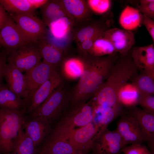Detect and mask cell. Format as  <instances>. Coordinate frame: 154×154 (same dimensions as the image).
<instances>
[{
	"label": "cell",
	"mask_w": 154,
	"mask_h": 154,
	"mask_svg": "<svg viewBox=\"0 0 154 154\" xmlns=\"http://www.w3.org/2000/svg\"><path fill=\"white\" fill-rule=\"evenodd\" d=\"M118 53L102 56L86 54L82 56V73L76 85L72 88L70 106L84 104L100 90L107 79Z\"/></svg>",
	"instance_id": "1"
},
{
	"label": "cell",
	"mask_w": 154,
	"mask_h": 154,
	"mask_svg": "<svg viewBox=\"0 0 154 154\" xmlns=\"http://www.w3.org/2000/svg\"><path fill=\"white\" fill-rule=\"evenodd\" d=\"M131 50L125 55L118 53L107 79L100 90L91 99L94 104L122 111L123 106L119 98V92L139 70L133 61Z\"/></svg>",
	"instance_id": "2"
},
{
	"label": "cell",
	"mask_w": 154,
	"mask_h": 154,
	"mask_svg": "<svg viewBox=\"0 0 154 154\" xmlns=\"http://www.w3.org/2000/svg\"><path fill=\"white\" fill-rule=\"evenodd\" d=\"M71 89L68 81L64 79L28 116L45 119L52 126L56 124L70 106Z\"/></svg>",
	"instance_id": "3"
},
{
	"label": "cell",
	"mask_w": 154,
	"mask_h": 154,
	"mask_svg": "<svg viewBox=\"0 0 154 154\" xmlns=\"http://www.w3.org/2000/svg\"><path fill=\"white\" fill-rule=\"evenodd\" d=\"M25 112L0 109V154H10L23 129Z\"/></svg>",
	"instance_id": "4"
},
{
	"label": "cell",
	"mask_w": 154,
	"mask_h": 154,
	"mask_svg": "<svg viewBox=\"0 0 154 154\" xmlns=\"http://www.w3.org/2000/svg\"><path fill=\"white\" fill-rule=\"evenodd\" d=\"M101 129L93 121L86 125L72 129L58 130L52 132L64 139L80 154L92 151L96 135Z\"/></svg>",
	"instance_id": "5"
},
{
	"label": "cell",
	"mask_w": 154,
	"mask_h": 154,
	"mask_svg": "<svg viewBox=\"0 0 154 154\" xmlns=\"http://www.w3.org/2000/svg\"><path fill=\"white\" fill-rule=\"evenodd\" d=\"M94 115V105L90 100L82 105L70 106L54 128L63 130L82 127L93 121Z\"/></svg>",
	"instance_id": "6"
},
{
	"label": "cell",
	"mask_w": 154,
	"mask_h": 154,
	"mask_svg": "<svg viewBox=\"0 0 154 154\" xmlns=\"http://www.w3.org/2000/svg\"><path fill=\"white\" fill-rule=\"evenodd\" d=\"M7 13L18 25L29 43L37 42L45 38L48 29L41 20L31 15Z\"/></svg>",
	"instance_id": "7"
},
{
	"label": "cell",
	"mask_w": 154,
	"mask_h": 154,
	"mask_svg": "<svg viewBox=\"0 0 154 154\" xmlns=\"http://www.w3.org/2000/svg\"><path fill=\"white\" fill-rule=\"evenodd\" d=\"M42 58L37 42L26 44L13 51L8 55V63L21 72H27L41 61Z\"/></svg>",
	"instance_id": "8"
},
{
	"label": "cell",
	"mask_w": 154,
	"mask_h": 154,
	"mask_svg": "<svg viewBox=\"0 0 154 154\" xmlns=\"http://www.w3.org/2000/svg\"><path fill=\"white\" fill-rule=\"evenodd\" d=\"M119 115L116 129L121 137L125 146L129 144H141L146 141L138 123L126 110H123Z\"/></svg>",
	"instance_id": "9"
},
{
	"label": "cell",
	"mask_w": 154,
	"mask_h": 154,
	"mask_svg": "<svg viewBox=\"0 0 154 154\" xmlns=\"http://www.w3.org/2000/svg\"><path fill=\"white\" fill-rule=\"evenodd\" d=\"M125 146L119 134L115 129H101L95 138L92 154H119Z\"/></svg>",
	"instance_id": "10"
},
{
	"label": "cell",
	"mask_w": 154,
	"mask_h": 154,
	"mask_svg": "<svg viewBox=\"0 0 154 154\" xmlns=\"http://www.w3.org/2000/svg\"><path fill=\"white\" fill-rule=\"evenodd\" d=\"M108 21L105 16L93 19L82 25L74 28L72 34V41L76 44L85 40H95L104 35L109 29Z\"/></svg>",
	"instance_id": "11"
},
{
	"label": "cell",
	"mask_w": 154,
	"mask_h": 154,
	"mask_svg": "<svg viewBox=\"0 0 154 154\" xmlns=\"http://www.w3.org/2000/svg\"><path fill=\"white\" fill-rule=\"evenodd\" d=\"M60 71V68L41 61L29 71L26 72L28 99L38 87Z\"/></svg>",
	"instance_id": "12"
},
{
	"label": "cell",
	"mask_w": 154,
	"mask_h": 154,
	"mask_svg": "<svg viewBox=\"0 0 154 154\" xmlns=\"http://www.w3.org/2000/svg\"><path fill=\"white\" fill-rule=\"evenodd\" d=\"M29 43L18 25L9 15L7 21L0 31V45L10 54Z\"/></svg>",
	"instance_id": "13"
},
{
	"label": "cell",
	"mask_w": 154,
	"mask_h": 154,
	"mask_svg": "<svg viewBox=\"0 0 154 154\" xmlns=\"http://www.w3.org/2000/svg\"><path fill=\"white\" fill-rule=\"evenodd\" d=\"M23 127L37 148L41 144L53 129L52 125L45 119L25 116Z\"/></svg>",
	"instance_id": "14"
},
{
	"label": "cell",
	"mask_w": 154,
	"mask_h": 154,
	"mask_svg": "<svg viewBox=\"0 0 154 154\" xmlns=\"http://www.w3.org/2000/svg\"><path fill=\"white\" fill-rule=\"evenodd\" d=\"M64 80L60 71L37 89L29 97L26 114H30L40 105Z\"/></svg>",
	"instance_id": "15"
},
{
	"label": "cell",
	"mask_w": 154,
	"mask_h": 154,
	"mask_svg": "<svg viewBox=\"0 0 154 154\" xmlns=\"http://www.w3.org/2000/svg\"><path fill=\"white\" fill-rule=\"evenodd\" d=\"M125 108L138 123L145 136L151 154H154V114L147 112L136 106Z\"/></svg>",
	"instance_id": "16"
},
{
	"label": "cell",
	"mask_w": 154,
	"mask_h": 154,
	"mask_svg": "<svg viewBox=\"0 0 154 154\" xmlns=\"http://www.w3.org/2000/svg\"><path fill=\"white\" fill-rule=\"evenodd\" d=\"M104 36L112 43L116 52L122 55L129 52L135 42L133 32L117 28L110 29Z\"/></svg>",
	"instance_id": "17"
},
{
	"label": "cell",
	"mask_w": 154,
	"mask_h": 154,
	"mask_svg": "<svg viewBox=\"0 0 154 154\" xmlns=\"http://www.w3.org/2000/svg\"><path fill=\"white\" fill-rule=\"evenodd\" d=\"M35 154H80L64 139L51 132Z\"/></svg>",
	"instance_id": "18"
},
{
	"label": "cell",
	"mask_w": 154,
	"mask_h": 154,
	"mask_svg": "<svg viewBox=\"0 0 154 154\" xmlns=\"http://www.w3.org/2000/svg\"><path fill=\"white\" fill-rule=\"evenodd\" d=\"M4 77L8 88L24 99L27 104L28 96L26 79L22 72L15 66L7 63L5 68Z\"/></svg>",
	"instance_id": "19"
},
{
	"label": "cell",
	"mask_w": 154,
	"mask_h": 154,
	"mask_svg": "<svg viewBox=\"0 0 154 154\" xmlns=\"http://www.w3.org/2000/svg\"><path fill=\"white\" fill-rule=\"evenodd\" d=\"M66 11L73 21L75 28L92 19L93 13L86 0H61Z\"/></svg>",
	"instance_id": "20"
},
{
	"label": "cell",
	"mask_w": 154,
	"mask_h": 154,
	"mask_svg": "<svg viewBox=\"0 0 154 154\" xmlns=\"http://www.w3.org/2000/svg\"><path fill=\"white\" fill-rule=\"evenodd\" d=\"M131 56L139 70L143 71L154 77V46L153 44L134 47L131 50Z\"/></svg>",
	"instance_id": "21"
},
{
	"label": "cell",
	"mask_w": 154,
	"mask_h": 154,
	"mask_svg": "<svg viewBox=\"0 0 154 154\" xmlns=\"http://www.w3.org/2000/svg\"><path fill=\"white\" fill-rule=\"evenodd\" d=\"M46 0H0V3L7 13L35 15L36 10Z\"/></svg>",
	"instance_id": "22"
},
{
	"label": "cell",
	"mask_w": 154,
	"mask_h": 154,
	"mask_svg": "<svg viewBox=\"0 0 154 154\" xmlns=\"http://www.w3.org/2000/svg\"><path fill=\"white\" fill-rule=\"evenodd\" d=\"M48 31L55 39L60 41H72V34L75 25L72 19L65 17L51 23L48 26Z\"/></svg>",
	"instance_id": "23"
},
{
	"label": "cell",
	"mask_w": 154,
	"mask_h": 154,
	"mask_svg": "<svg viewBox=\"0 0 154 154\" xmlns=\"http://www.w3.org/2000/svg\"><path fill=\"white\" fill-rule=\"evenodd\" d=\"M26 101L11 91L2 83L0 84V109L25 112Z\"/></svg>",
	"instance_id": "24"
},
{
	"label": "cell",
	"mask_w": 154,
	"mask_h": 154,
	"mask_svg": "<svg viewBox=\"0 0 154 154\" xmlns=\"http://www.w3.org/2000/svg\"><path fill=\"white\" fill-rule=\"evenodd\" d=\"M40 8L41 20L46 27L61 18L67 17L70 18L61 0H47Z\"/></svg>",
	"instance_id": "25"
},
{
	"label": "cell",
	"mask_w": 154,
	"mask_h": 154,
	"mask_svg": "<svg viewBox=\"0 0 154 154\" xmlns=\"http://www.w3.org/2000/svg\"><path fill=\"white\" fill-rule=\"evenodd\" d=\"M83 68L82 56L77 54L65 58L60 67V71L63 78L69 81L79 78Z\"/></svg>",
	"instance_id": "26"
},
{
	"label": "cell",
	"mask_w": 154,
	"mask_h": 154,
	"mask_svg": "<svg viewBox=\"0 0 154 154\" xmlns=\"http://www.w3.org/2000/svg\"><path fill=\"white\" fill-rule=\"evenodd\" d=\"M37 43L43 61L51 65L60 68L65 58L63 52L48 43L44 38Z\"/></svg>",
	"instance_id": "27"
},
{
	"label": "cell",
	"mask_w": 154,
	"mask_h": 154,
	"mask_svg": "<svg viewBox=\"0 0 154 154\" xmlns=\"http://www.w3.org/2000/svg\"><path fill=\"white\" fill-rule=\"evenodd\" d=\"M119 21L123 29L133 32L141 26L142 14L136 8L127 6L121 12Z\"/></svg>",
	"instance_id": "28"
},
{
	"label": "cell",
	"mask_w": 154,
	"mask_h": 154,
	"mask_svg": "<svg viewBox=\"0 0 154 154\" xmlns=\"http://www.w3.org/2000/svg\"><path fill=\"white\" fill-rule=\"evenodd\" d=\"M92 102L94 106L93 121L101 129L107 127L108 125L122 111H119L110 107L96 105Z\"/></svg>",
	"instance_id": "29"
},
{
	"label": "cell",
	"mask_w": 154,
	"mask_h": 154,
	"mask_svg": "<svg viewBox=\"0 0 154 154\" xmlns=\"http://www.w3.org/2000/svg\"><path fill=\"white\" fill-rule=\"evenodd\" d=\"M140 71L139 73L138 71L134 74L129 81L139 94L154 95V77L143 71Z\"/></svg>",
	"instance_id": "30"
},
{
	"label": "cell",
	"mask_w": 154,
	"mask_h": 154,
	"mask_svg": "<svg viewBox=\"0 0 154 154\" xmlns=\"http://www.w3.org/2000/svg\"><path fill=\"white\" fill-rule=\"evenodd\" d=\"M116 52L112 43L104 35L95 40L92 48L86 54L94 56H102Z\"/></svg>",
	"instance_id": "31"
},
{
	"label": "cell",
	"mask_w": 154,
	"mask_h": 154,
	"mask_svg": "<svg viewBox=\"0 0 154 154\" xmlns=\"http://www.w3.org/2000/svg\"><path fill=\"white\" fill-rule=\"evenodd\" d=\"M22 130L10 154H35L37 148L31 139Z\"/></svg>",
	"instance_id": "32"
},
{
	"label": "cell",
	"mask_w": 154,
	"mask_h": 154,
	"mask_svg": "<svg viewBox=\"0 0 154 154\" xmlns=\"http://www.w3.org/2000/svg\"><path fill=\"white\" fill-rule=\"evenodd\" d=\"M128 83L121 89L119 95L120 103L125 108L136 106L139 95L132 84Z\"/></svg>",
	"instance_id": "33"
},
{
	"label": "cell",
	"mask_w": 154,
	"mask_h": 154,
	"mask_svg": "<svg viewBox=\"0 0 154 154\" xmlns=\"http://www.w3.org/2000/svg\"><path fill=\"white\" fill-rule=\"evenodd\" d=\"M87 4L93 13L102 16L107 15L112 7L110 0H87Z\"/></svg>",
	"instance_id": "34"
},
{
	"label": "cell",
	"mask_w": 154,
	"mask_h": 154,
	"mask_svg": "<svg viewBox=\"0 0 154 154\" xmlns=\"http://www.w3.org/2000/svg\"><path fill=\"white\" fill-rule=\"evenodd\" d=\"M137 105L145 111L154 114V95L139 94Z\"/></svg>",
	"instance_id": "35"
},
{
	"label": "cell",
	"mask_w": 154,
	"mask_h": 154,
	"mask_svg": "<svg viewBox=\"0 0 154 154\" xmlns=\"http://www.w3.org/2000/svg\"><path fill=\"white\" fill-rule=\"evenodd\" d=\"M136 8L142 14L154 19V0H140Z\"/></svg>",
	"instance_id": "36"
},
{
	"label": "cell",
	"mask_w": 154,
	"mask_h": 154,
	"mask_svg": "<svg viewBox=\"0 0 154 154\" xmlns=\"http://www.w3.org/2000/svg\"><path fill=\"white\" fill-rule=\"evenodd\" d=\"M121 152L123 154H151L146 146L143 144H133L125 146Z\"/></svg>",
	"instance_id": "37"
},
{
	"label": "cell",
	"mask_w": 154,
	"mask_h": 154,
	"mask_svg": "<svg viewBox=\"0 0 154 154\" xmlns=\"http://www.w3.org/2000/svg\"><path fill=\"white\" fill-rule=\"evenodd\" d=\"M9 54V51L4 48L0 52V84L2 83L4 77L5 68L7 64V57Z\"/></svg>",
	"instance_id": "38"
},
{
	"label": "cell",
	"mask_w": 154,
	"mask_h": 154,
	"mask_svg": "<svg viewBox=\"0 0 154 154\" xmlns=\"http://www.w3.org/2000/svg\"><path fill=\"white\" fill-rule=\"evenodd\" d=\"M142 24L143 25L149 34L154 42V20L142 14Z\"/></svg>",
	"instance_id": "39"
},
{
	"label": "cell",
	"mask_w": 154,
	"mask_h": 154,
	"mask_svg": "<svg viewBox=\"0 0 154 154\" xmlns=\"http://www.w3.org/2000/svg\"><path fill=\"white\" fill-rule=\"evenodd\" d=\"M9 15L0 3V31L6 23Z\"/></svg>",
	"instance_id": "40"
},
{
	"label": "cell",
	"mask_w": 154,
	"mask_h": 154,
	"mask_svg": "<svg viewBox=\"0 0 154 154\" xmlns=\"http://www.w3.org/2000/svg\"><path fill=\"white\" fill-rule=\"evenodd\" d=\"M1 47H2V46H1L0 45V49L1 48Z\"/></svg>",
	"instance_id": "41"
}]
</instances>
